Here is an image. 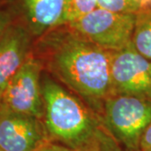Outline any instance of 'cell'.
Here are the masks:
<instances>
[{
    "label": "cell",
    "mask_w": 151,
    "mask_h": 151,
    "mask_svg": "<svg viewBox=\"0 0 151 151\" xmlns=\"http://www.w3.org/2000/svg\"><path fill=\"white\" fill-rule=\"evenodd\" d=\"M111 51L76 33L51 40L49 65L65 84L100 117L104 102L113 94Z\"/></svg>",
    "instance_id": "cell-1"
},
{
    "label": "cell",
    "mask_w": 151,
    "mask_h": 151,
    "mask_svg": "<svg viewBox=\"0 0 151 151\" xmlns=\"http://www.w3.org/2000/svg\"><path fill=\"white\" fill-rule=\"evenodd\" d=\"M43 122L50 139L75 151L102 126L100 117L52 79L41 78Z\"/></svg>",
    "instance_id": "cell-2"
},
{
    "label": "cell",
    "mask_w": 151,
    "mask_h": 151,
    "mask_svg": "<svg viewBox=\"0 0 151 151\" xmlns=\"http://www.w3.org/2000/svg\"><path fill=\"white\" fill-rule=\"evenodd\" d=\"M100 119L103 128L128 151H139L142 136L151 124V99L112 94Z\"/></svg>",
    "instance_id": "cell-3"
},
{
    "label": "cell",
    "mask_w": 151,
    "mask_h": 151,
    "mask_svg": "<svg viewBox=\"0 0 151 151\" xmlns=\"http://www.w3.org/2000/svg\"><path fill=\"white\" fill-rule=\"evenodd\" d=\"M136 14L97 8L69 24L74 32L108 51H118L132 42Z\"/></svg>",
    "instance_id": "cell-4"
},
{
    "label": "cell",
    "mask_w": 151,
    "mask_h": 151,
    "mask_svg": "<svg viewBox=\"0 0 151 151\" xmlns=\"http://www.w3.org/2000/svg\"><path fill=\"white\" fill-rule=\"evenodd\" d=\"M41 70V61L30 52L24 65L0 94L1 108L43 120Z\"/></svg>",
    "instance_id": "cell-5"
},
{
    "label": "cell",
    "mask_w": 151,
    "mask_h": 151,
    "mask_svg": "<svg viewBox=\"0 0 151 151\" xmlns=\"http://www.w3.org/2000/svg\"><path fill=\"white\" fill-rule=\"evenodd\" d=\"M110 73L113 94L151 99L150 61L135 50L132 42L111 52Z\"/></svg>",
    "instance_id": "cell-6"
},
{
    "label": "cell",
    "mask_w": 151,
    "mask_h": 151,
    "mask_svg": "<svg viewBox=\"0 0 151 151\" xmlns=\"http://www.w3.org/2000/svg\"><path fill=\"white\" fill-rule=\"evenodd\" d=\"M50 139L43 120L1 109L0 148L3 151H35Z\"/></svg>",
    "instance_id": "cell-7"
},
{
    "label": "cell",
    "mask_w": 151,
    "mask_h": 151,
    "mask_svg": "<svg viewBox=\"0 0 151 151\" xmlns=\"http://www.w3.org/2000/svg\"><path fill=\"white\" fill-rule=\"evenodd\" d=\"M33 36L20 24H10L0 40V94L30 54Z\"/></svg>",
    "instance_id": "cell-8"
},
{
    "label": "cell",
    "mask_w": 151,
    "mask_h": 151,
    "mask_svg": "<svg viewBox=\"0 0 151 151\" xmlns=\"http://www.w3.org/2000/svg\"><path fill=\"white\" fill-rule=\"evenodd\" d=\"M21 17L20 24L39 37L64 24L65 0H14Z\"/></svg>",
    "instance_id": "cell-9"
},
{
    "label": "cell",
    "mask_w": 151,
    "mask_h": 151,
    "mask_svg": "<svg viewBox=\"0 0 151 151\" xmlns=\"http://www.w3.org/2000/svg\"><path fill=\"white\" fill-rule=\"evenodd\" d=\"M132 44L139 54L151 61V9L136 14Z\"/></svg>",
    "instance_id": "cell-10"
},
{
    "label": "cell",
    "mask_w": 151,
    "mask_h": 151,
    "mask_svg": "<svg viewBox=\"0 0 151 151\" xmlns=\"http://www.w3.org/2000/svg\"><path fill=\"white\" fill-rule=\"evenodd\" d=\"M75 151H123L112 135L102 126L85 145Z\"/></svg>",
    "instance_id": "cell-11"
},
{
    "label": "cell",
    "mask_w": 151,
    "mask_h": 151,
    "mask_svg": "<svg viewBox=\"0 0 151 151\" xmlns=\"http://www.w3.org/2000/svg\"><path fill=\"white\" fill-rule=\"evenodd\" d=\"M97 8V0H65L64 24L76 21Z\"/></svg>",
    "instance_id": "cell-12"
},
{
    "label": "cell",
    "mask_w": 151,
    "mask_h": 151,
    "mask_svg": "<svg viewBox=\"0 0 151 151\" xmlns=\"http://www.w3.org/2000/svg\"><path fill=\"white\" fill-rule=\"evenodd\" d=\"M97 8L116 13L137 14L141 10L134 0H97Z\"/></svg>",
    "instance_id": "cell-13"
},
{
    "label": "cell",
    "mask_w": 151,
    "mask_h": 151,
    "mask_svg": "<svg viewBox=\"0 0 151 151\" xmlns=\"http://www.w3.org/2000/svg\"><path fill=\"white\" fill-rule=\"evenodd\" d=\"M37 151H74L66 146L54 141H49L41 146Z\"/></svg>",
    "instance_id": "cell-14"
},
{
    "label": "cell",
    "mask_w": 151,
    "mask_h": 151,
    "mask_svg": "<svg viewBox=\"0 0 151 151\" xmlns=\"http://www.w3.org/2000/svg\"><path fill=\"white\" fill-rule=\"evenodd\" d=\"M151 148V124L147 128L145 132L142 136V139L140 141V145H139V150H146Z\"/></svg>",
    "instance_id": "cell-15"
},
{
    "label": "cell",
    "mask_w": 151,
    "mask_h": 151,
    "mask_svg": "<svg viewBox=\"0 0 151 151\" xmlns=\"http://www.w3.org/2000/svg\"><path fill=\"white\" fill-rule=\"evenodd\" d=\"M10 24L9 17L5 14H4L3 12H0V40L2 39V36L5 31V29Z\"/></svg>",
    "instance_id": "cell-16"
},
{
    "label": "cell",
    "mask_w": 151,
    "mask_h": 151,
    "mask_svg": "<svg viewBox=\"0 0 151 151\" xmlns=\"http://www.w3.org/2000/svg\"><path fill=\"white\" fill-rule=\"evenodd\" d=\"M134 1L139 5L141 10L147 9L149 7H151V0H134Z\"/></svg>",
    "instance_id": "cell-17"
},
{
    "label": "cell",
    "mask_w": 151,
    "mask_h": 151,
    "mask_svg": "<svg viewBox=\"0 0 151 151\" xmlns=\"http://www.w3.org/2000/svg\"><path fill=\"white\" fill-rule=\"evenodd\" d=\"M139 151H151V148H150V149H146V150H142Z\"/></svg>",
    "instance_id": "cell-18"
},
{
    "label": "cell",
    "mask_w": 151,
    "mask_h": 151,
    "mask_svg": "<svg viewBox=\"0 0 151 151\" xmlns=\"http://www.w3.org/2000/svg\"><path fill=\"white\" fill-rule=\"evenodd\" d=\"M1 109H2V108H1V104H0V113H1Z\"/></svg>",
    "instance_id": "cell-19"
},
{
    "label": "cell",
    "mask_w": 151,
    "mask_h": 151,
    "mask_svg": "<svg viewBox=\"0 0 151 151\" xmlns=\"http://www.w3.org/2000/svg\"><path fill=\"white\" fill-rule=\"evenodd\" d=\"M0 151H3V150H2V149H1V148H0Z\"/></svg>",
    "instance_id": "cell-20"
},
{
    "label": "cell",
    "mask_w": 151,
    "mask_h": 151,
    "mask_svg": "<svg viewBox=\"0 0 151 151\" xmlns=\"http://www.w3.org/2000/svg\"><path fill=\"white\" fill-rule=\"evenodd\" d=\"M150 70H151V61H150Z\"/></svg>",
    "instance_id": "cell-21"
},
{
    "label": "cell",
    "mask_w": 151,
    "mask_h": 151,
    "mask_svg": "<svg viewBox=\"0 0 151 151\" xmlns=\"http://www.w3.org/2000/svg\"><path fill=\"white\" fill-rule=\"evenodd\" d=\"M37 150H35V151H37Z\"/></svg>",
    "instance_id": "cell-22"
}]
</instances>
